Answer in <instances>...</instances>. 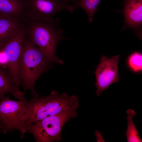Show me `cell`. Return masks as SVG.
<instances>
[{"label":"cell","instance_id":"obj_15","mask_svg":"<svg viewBox=\"0 0 142 142\" xmlns=\"http://www.w3.org/2000/svg\"><path fill=\"white\" fill-rule=\"evenodd\" d=\"M66 6L71 8L74 11L73 7L78 0H59Z\"/></svg>","mask_w":142,"mask_h":142},{"label":"cell","instance_id":"obj_16","mask_svg":"<svg viewBox=\"0 0 142 142\" xmlns=\"http://www.w3.org/2000/svg\"><path fill=\"white\" fill-rule=\"evenodd\" d=\"M8 61L7 57L4 51L0 49V64L3 65H7Z\"/></svg>","mask_w":142,"mask_h":142},{"label":"cell","instance_id":"obj_2","mask_svg":"<svg viewBox=\"0 0 142 142\" xmlns=\"http://www.w3.org/2000/svg\"><path fill=\"white\" fill-rule=\"evenodd\" d=\"M60 19L52 23L40 21H27L25 23L26 35L31 41L44 54L50 63L62 64L56 54L59 42L67 39L59 25Z\"/></svg>","mask_w":142,"mask_h":142},{"label":"cell","instance_id":"obj_9","mask_svg":"<svg viewBox=\"0 0 142 142\" xmlns=\"http://www.w3.org/2000/svg\"><path fill=\"white\" fill-rule=\"evenodd\" d=\"M25 24L18 19L0 16V47L16 35Z\"/></svg>","mask_w":142,"mask_h":142},{"label":"cell","instance_id":"obj_11","mask_svg":"<svg viewBox=\"0 0 142 142\" xmlns=\"http://www.w3.org/2000/svg\"><path fill=\"white\" fill-rule=\"evenodd\" d=\"M0 16L15 18L25 22L23 0H0Z\"/></svg>","mask_w":142,"mask_h":142},{"label":"cell","instance_id":"obj_14","mask_svg":"<svg viewBox=\"0 0 142 142\" xmlns=\"http://www.w3.org/2000/svg\"><path fill=\"white\" fill-rule=\"evenodd\" d=\"M142 56L139 52H136L128 57V63L129 66L133 71L138 72L142 71Z\"/></svg>","mask_w":142,"mask_h":142},{"label":"cell","instance_id":"obj_12","mask_svg":"<svg viewBox=\"0 0 142 142\" xmlns=\"http://www.w3.org/2000/svg\"><path fill=\"white\" fill-rule=\"evenodd\" d=\"M7 93H10L15 97L16 89L11 78L0 69V100Z\"/></svg>","mask_w":142,"mask_h":142},{"label":"cell","instance_id":"obj_5","mask_svg":"<svg viewBox=\"0 0 142 142\" xmlns=\"http://www.w3.org/2000/svg\"><path fill=\"white\" fill-rule=\"evenodd\" d=\"M28 103L26 99L19 101L11 100L9 96L0 100V128L1 132L18 130L23 138L26 133L20 119L25 113Z\"/></svg>","mask_w":142,"mask_h":142},{"label":"cell","instance_id":"obj_10","mask_svg":"<svg viewBox=\"0 0 142 142\" xmlns=\"http://www.w3.org/2000/svg\"><path fill=\"white\" fill-rule=\"evenodd\" d=\"M124 12L126 24L136 27L142 23V0H126Z\"/></svg>","mask_w":142,"mask_h":142},{"label":"cell","instance_id":"obj_6","mask_svg":"<svg viewBox=\"0 0 142 142\" xmlns=\"http://www.w3.org/2000/svg\"><path fill=\"white\" fill-rule=\"evenodd\" d=\"M25 34V26L16 35L0 47V49L4 51L7 58V66L16 89L15 97L20 100L25 98L24 93L22 92L19 89L21 82L19 72L23 42Z\"/></svg>","mask_w":142,"mask_h":142},{"label":"cell","instance_id":"obj_1","mask_svg":"<svg viewBox=\"0 0 142 142\" xmlns=\"http://www.w3.org/2000/svg\"><path fill=\"white\" fill-rule=\"evenodd\" d=\"M78 103V99L75 95L70 96L65 92L60 94L52 91L48 95L33 98L28 101L27 109L20 121L24 129L26 125L67 110Z\"/></svg>","mask_w":142,"mask_h":142},{"label":"cell","instance_id":"obj_13","mask_svg":"<svg viewBox=\"0 0 142 142\" xmlns=\"http://www.w3.org/2000/svg\"><path fill=\"white\" fill-rule=\"evenodd\" d=\"M128 126L126 133L127 141L128 142H141L142 140L140 138L137 130L133 123V117L136 115L133 110L129 109L126 111Z\"/></svg>","mask_w":142,"mask_h":142},{"label":"cell","instance_id":"obj_4","mask_svg":"<svg viewBox=\"0 0 142 142\" xmlns=\"http://www.w3.org/2000/svg\"><path fill=\"white\" fill-rule=\"evenodd\" d=\"M77 103L70 109L47 117L35 123L25 126L26 133H32L37 142L59 141L62 139L61 131L65 124L78 115Z\"/></svg>","mask_w":142,"mask_h":142},{"label":"cell","instance_id":"obj_7","mask_svg":"<svg viewBox=\"0 0 142 142\" xmlns=\"http://www.w3.org/2000/svg\"><path fill=\"white\" fill-rule=\"evenodd\" d=\"M27 21H40L50 23L55 22L54 17L64 10L74 11L59 0H23Z\"/></svg>","mask_w":142,"mask_h":142},{"label":"cell","instance_id":"obj_3","mask_svg":"<svg viewBox=\"0 0 142 142\" xmlns=\"http://www.w3.org/2000/svg\"><path fill=\"white\" fill-rule=\"evenodd\" d=\"M50 63L43 53L25 34L19 68L21 84L24 93L29 89L33 98L39 97L34 90V84L40 76L47 69Z\"/></svg>","mask_w":142,"mask_h":142},{"label":"cell","instance_id":"obj_8","mask_svg":"<svg viewBox=\"0 0 142 142\" xmlns=\"http://www.w3.org/2000/svg\"><path fill=\"white\" fill-rule=\"evenodd\" d=\"M120 56L117 55L109 58L104 55L101 58L94 73L97 96L113 83H119L118 64Z\"/></svg>","mask_w":142,"mask_h":142}]
</instances>
